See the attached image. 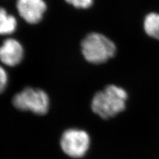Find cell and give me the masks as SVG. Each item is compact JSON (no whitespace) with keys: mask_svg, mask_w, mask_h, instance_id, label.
I'll return each instance as SVG.
<instances>
[{"mask_svg":"<svg viewBox=\"0 0 159 159\" xmlns=\"http://www.w3.org/2000/svg\"><path fill=\"white\" fill-rule=\"evenodd\" d=\"M17 27L16 18L7 12L6 9L0 7V34L7 35L15 32Z\"/></svg>","mask_w":159,"mask_h":159,"instance_id":"52a82bcc","label":"cell"},{"mask_svg":"<svg viewBox=\"0 0 159 159\" xmlns=\"http://www.w3.org/2000/svg\"><path fill=\"white\" fill-rule=\"evenodd\" d=\"M12 103L19 111H31L36 115L43 116L48 111L50 99L43 89L28 87L14 96Z\"/></svg>","mask_w":159,"mask_h":159,"instance_id":"3957f363","label":"cell"},{"mask_svg":"<svg viewBox=\"0 0 159 159\" xmlns=\"http://www.w3.org/2000/svg\"><path fill=\"white\" fill-rule=\"evenodd\" d=\"M127 98L128 94L122 88L116 85L107 86L93 96L92 110L102 119H110L124 111Z\"/></svg>","mask_w":159,"mask_h":159,"instance_id":"6da1fadb","label":"cell"},{"mask_svg":"<svg viewBox=\"0 0 159 159\" xmlns=\"http://www.w3.org/2000/svg\"><path fill=\"white\" fill-rule=\"evenodd\" d=\"M8 74L2 66H0V93H2L6 89L8 84Z\"/></svg>","mask_w":159,"mask_h":159,"instance_id":"30bf717a","label":"cell"},{"mask_svg":"<svg viewBox=\"0 0 159 159\" xmlns=\"http://www.w3.org/2000/svg\"><path fill=\"white\" fill-rule=\"evenodd\" d=\"M70 5L78 9H87L91 7L93 0H65Z\"/></svg>","mask_w":159,"mask_h":159,"instance_id":"9c48e42d","label":"cell"},{"mask_svg":"<svg viewBox=\"0 0 159 159\" xmlns=\"http://www.w3.org/2000/svg\"><path fill=\"white\" fill-rule=\"evenodd\" d=\"M144 28L148 35L159 40V14L152 13L147 16Z\"/></svg>","mask_w":159,"mask_h":159,"instance_id":"ba28073f","label":"cell"},{"mask_svg":"<svg viewBox=\"0 0 159 159\" xmlns=\"http://www.w3.org/2000/svg\"><path fill=\"white\" fill-rule=\"evenodd\" d=\"M83 56L92 64L107 62L115 55L116 47L110 39L99 33H91L84 37L81 43Z\"/></svg>","mask_w":159,"mask_h":159,"instance_id":"7a4b0ae2","label":"cell"},{"mask_svg":"<svg viewBox=\"0 0 159 159\" xmlns=\"http://www.w3.org/2000/svg\"><path fill=\"white\" fill-rule=\"evenodd\" d=\"M16 7L20 17L25 21L37 24L43 19L47 4L44 0H17Z\"/></svg>","mask_w":159,"mask_h":159,"instance_id":"5b68a950","label":"cell"},{"mask_svg":"<svg viewBox=\"0 0 159 159\" xmlns=\"http://www.w3.org/2000/svg\"><path fill=\"white\" fill-rule=\"evenodd\" d=\"M91 144L89 134L82 129H68L64 131L60 140L62 151L72 158H80L86 155Z\"/></svg>","mask_w":159,"mask_h":159,"instance_id":"277c9868","label":"cell"},{"mask_svg":"<svg viewBox=\"0 0 159 159\" xmlns=\"http://www.w3.org/2000/svg\"><path fill=\"white\" fill-rule=\"evenodd\" d=\"M24 49L15 39H7L0 46V61L7 66H16L22 61Z\"/></svg>","mask_w":159,"mask_h":159,"instance_id":"8992f818","label":"cell"}]
</instances>
